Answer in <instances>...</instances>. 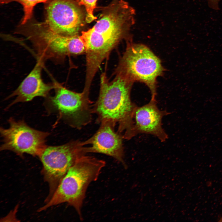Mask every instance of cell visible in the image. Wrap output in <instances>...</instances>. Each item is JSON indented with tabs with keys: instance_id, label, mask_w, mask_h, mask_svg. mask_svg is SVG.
Returning a JSON list of instances; mask_svg holds the SVG:
<instances>
[{
	"instance_id": "cell-1",
	"label": "cell",
	"mask_w": 222,
	"mask_h": 222,
	"mask_svg": "<svg viewBox=\"0 0 222 222\" xmlns=\"http://www.w3.org/2000/svg\"><path fill=\"white\" fill-rule=\"evenodd\" d=\"M135 15V9L124 0H113L104 8L95 25L80 35L87 61L101 64L121 40L131 39L129 32Z\"/></svg>"
},
{
	"instance_id": "cell-2",
	"label": "cell",
	"mask_w": 222,
	"mask_h": 222,
	"mask_svg": "<svg viewBox=\"0 0 222 222\" xmlns=\"http://www.w3.org/2000/svg\"><path fill=\"white\" fill-rule=\"evenodd\" d=\"M109 81L106 74L101 76L98 98L93 106V113L97 116V121L109 122L115 126L124 139L134 137V115L138 106L131 101L130 93L133 82L115 74Z\"/></svg>"
},
{
	"instance_id": "cell-3",
	"label": "cell",
	"mask_w": 222,
	"mask_h": 222,
	"mask_svg": "<svg viewBox=\"0 0 222 222\" xmlns=\"http://www.w3.org/2000/svg\"><path fill=\"white\" fill-rule=\"evenodd\" d=\"M105 164L104 161L93 156H81L61 180L50 199L37 212L67 203L75 208L82 220V208L87 189L91 182L97 180Z\"/></svg>"
},
{
	"instance_id": "cell-4",
	"label": "cell",
	"mask_w": 222,
	"mask_h": 222,
	"mask_svg": "<svg viewBox=\"0 0 222 222\" xmlns=\"http://www.w3.org/2000/svg\"><path fill=\"white\" fill-rule=\"evenodd\" d=\"M127 47L119 62L115 74L134 83L145 84L156 100L157 79L163 74L164 69L160 59L146 45L135 43L128 40Z\"/></svg>"
},
{
	"instance_id": "cell-5",
	"label": "cell",
	"mask_w": 222,
	"mask_h": 222,
	"mask_svg": "<svg viewBox=\"0 0 222 222\" xmlns=\"http://www.w3.org/2000/svg\"><path fill=\"white\" fill-rule=\"evenodd\" d=\"M55 94L45 98L44 105L49 114L56 115L71 127L81 129L92 121L93 106L89 93L69 90L54 81Z\"/></svg>"
},
{
	"instance_id": "cell-6",
	"label": "cell",
	"mask_w": 222,
	"mask_h": 222,
	"mask_svg": "<svg viewBox=\"0 0 222 222\" xmlns=\"http://www.w3.org/2000/svg\"><path fill=\"white\" fill-rule=\"evenodd\" d=\"M87 153L83 142L73 141L56 146H47L39 158L42 164L41 173L48 185L47 202L69 169L81 156Z\"/></svg>"
},
{
	"instance_id": "cell-7",
	"label": "cell",
	"mask_w": 222,
	"mask_h": 222,
	"mask_svg": "<svg viewBox=\"0 0 222 222\" xmlns=\"http://www.w3.org/2000/svg\"><path fill=\"white\" fill-rule=\"evenodd\" d=\"M8 121V128L0 129L2 142L0 150L10 151L21 157L27 154L39 157L47 146L50 133L34 129L23 120L12 117Z\"/></svg>"
},
{
	"instance_id": "cell-8",
	"label": "cell",
	"mask_w": 222,
	"mask_h": 222,
	"mask_svg": "<svg viewBox=\"0 0 222 222\" xmlns=\"http://www.w3.org/2000/svg\"><path fill=\"white\" fill-rule=\"evenodd\" d=\"M37 56V59L57 63L67 56L85 52L80 35L66 36L40 28L28 37Z\"/></svg>"
},
{
	"instance_id": "cell-9",
	"label": "cell",
	"mask_w": 222,
	"mask_h": 222,
	"mask_svg": "<svg viewBox=\"0 0 222 222\" xmlns=\"http://www.w3.org/2000/svg\"><path fill=\"white\" fill-rule=\"evenodd\" d=\"M73 0H52L46 8L40 28L66 36L78 35L84 25V15Z\"/></svg>"
},
{
	"instance_id": "cell-10",
	"label": "cell",
	"mask_w": 222,
	"mask_h": 222,
	"mask_svg": "<svg viewBox=\"0 0 222 222\" xmlns=\"http://www.w3.org/2000/svg\"><path fill=\"white\" fill-rule=\"evenodd\" d=\"M115 127L109 122L101 123L96 133L83 143L85 146H85L87 153H99L111 156L126 169L123 142L124 139L121 134L115 131Z\"/></svg>"
},
{
	"instance_id": "cell-11",
	"label": "cell",
	"mask_w": 222,
	"mask_h": 222,
	"mask_svg": "<svg viewBox=\"0 0 222 222\" xmlns=\"http://www.w3.org/2000/svg\"><path fill=\"white\" fill-rule=\"evenodd\" d=\"M170 113L160 109L156 100L151 99L147 104L141 107L137 106L134 115V137L139 134L152 135L161 142L168 138V136L162 127L163 117Z\"/></svg>"
},
{
	"instance_id": "cell-12",
	"label": "cell",
	"mask_w": 222,
	"mask_h": 222,
	"mask_svg": "<svg viewBox=\"0 0 222 222\" xmlns=\"http://www.w3.org/2000/svg\"><path fill=\"white\" fill-rule=\"evenodd\" d=\"M44 63L41 60H37L30 72L18 87L6 98L8 99L15 98L6 109L17 103L31 101L37 97L45 98L49 95L50 91L54 89L55 86L54 83H46L42 79L41 73Z\"/></svg>"
},
{
	"instance_id": "cell-13",
	"label": "cell",
	"mask_w": 222,
	"mask_h": 222,
	"mask_svg": "<svg viewBox=\"0 0 222 222\" xmlns=\"http://www.w3.org/2000/svg\"><path fill=\"white\" fill-rule=\"evenodd\" d=\"M47 0H0L2 4L8 3L15 1L20 3L23 6L24 14L21 24H25L32 17L34 8L38 4L45 3Z\"/></svg>"
},
{
	"instance_id": "cell-14",
	"label": "cell",
	"mask_w": 222,
	"mask_h": 222,
	"mask_svg": "<svg viewBox=\"0 0 222 222\" xmlns=\"http://www.w3.org/2000/svg\"><path fill=\"white\" fill-rule=\"evenodd\" d=\"M79 5H83L85 8L86 14L85 20L87 23H90L97 19L93 12L96 8L97 0H73Z\"/></svg>"
},
{
	"instance_id": "cell-15",
	"label": "cell",
	"mask_w": 222,
	"mask_h": 222,
	"mask_svg": "<svg viewBox=\"0 0 222 222\" xmlns=\"http://www.w3.org/2000/svg\"><path fill=\"white\" fill-rule=\"evenodd\" d=\"M208 5L212 9L217 10L219 9V3L222 0H207Z\"/></svg>"
},
{
	"instance_id": "cell-16",
	"label": "cell",
	"mask_w": 222,
	"mask_h": 222,
	"mask_svg": "<svg viewBox=\"0 0 222 222\" xmlns=\"http://www.w3.org/2000/svg\"><path fill=\"white\" fill-rule=\"evenodd\" d=\"M219 221L220 222H222V217L220 219Z\"/></svg>"
}]
</instances>
